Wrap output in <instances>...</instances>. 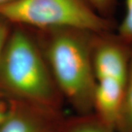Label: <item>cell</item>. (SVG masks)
Instances as JSON below:
<instances>
[{"label":"cell","instance_id":"1","mask_svg":"<svg viewBox=\"0 0 132 132\" xmlns=\"http://www.w3.org/2000/svg\"><path fill=\"white\" fill-rule=\"evenodd\" d=\"M32 29L65 103L75 114L93 112V49L98 33L72 27Z\"/></svg>","mask_w":132,"mask_h":132},{"label":"cell","instance_id":"2","mask_svg":"<svg viewBox=\"0 0 132 132\" xmlns=\"http://www.w3.org/2000/svg\"><path fill=\"white\" fill-rule=\"evenodd\" d=\"M0 91L10 98L62 109L64 99L32 29L13 24L0 57Z\"/></svg>","mask_w":132,"mask_h":132},{"label":"cell","instance_id":"3","mask_svg":"<svg viewBox=\"0 0 132 132\" xmlns=\"http://www.w3.org/2000/svg\"><path fill=\"white\" fill-rule=\"evenodd\" d=\"M0 15L11 24L35 29L72 27L102 33L117 27L87 0H15L0 7Z\"/></svg>","mask_w":132,"mask_h":132},{"label":"cell","instance_id":"4","mask_svg":"<svg viewBox=\"0 0 132 132\" xmlns=\"http://www.w3.org/2000/svg\"><path fill=\"white\" fill-rule=\"evenodd\" d=\"M132 48L114 31L98 33L93 49V66L96 81L127 82Z\"/></svg>","mask_w":132,"mask_h":132},{"label":"cell","instance_id":"5","mask_svg":"<svg viewBox=\"0 0 132 132\" xmlns=\"http://www.w3.org/2000/svg\"><path fill=\"white\" fill-rule=\"evenodd\" d=\"M66 116L63 109L10 98L0 132H62Z\"/></svg>","mask_w":132,"mask_h":132},{"label":"cell","instance_id":"6","mask_svg":"<svg viewBox=\"0 0 132 132\" xmlns=\"http://www.w3.org/2000/svg\"><path fill=\"white\" fill-rule=\"evenodd\" d=\"M62 132H118L93 112L66 116Z\"/></svg>","mask_w":132,"mask_h":132},{"label":"cell","instance_id":"7","mask_svg":"<svg viewBox=\"0 0 132 132\" xmlns=\"http://www.w3.org/2000/svg\"><path fill=\"white\" fill-rule=\"evenodd\" d=\"M115 128L118 132H132V56L123 103Z\"/></svg>","mask_w":132,"mask_h":132},{"label":"cell","instance_id":"8","mask_svg":"<svg viewBox=\"0 0 132 132\" xmlns=\"http://www.w3.org/2000/svg\"><path fill=\"white\" fill-rule=\"evenodd\" d=\"M115 32L132 48V0H125V14L120 23L117 24Z\"/></svg>","mask_w":132,"mask_h":132},{"label":"cell","instance_id":"9","mask_svg":"<svg viewBox=\"0 0 132 132\" xmlns=\"http://www.w3.org/2000/svg\"><path fill=\"white\" fill-rule=\"evenodd\" d=\"M87 2L101 15L113 19L117 0H87Z\"/></svg>","mask_w":132,"mask_h":132},{"label":"cell","instance_id":"10","mask_svg":"<svg viewBox=\"0 0 132 132\" xmlns=\"http://www.w3.org/2000/svg\"><path fill=\"white\" fill-rule=\"evenodd\" d=\"M12 28L13 24L0 15V57Z\"/></svg>","mask_w":132,"mask_h":132},{"label":"cell","instance_id":"11","mask_svg":"<svg viewBox=\"0 0 132 132\" xmlns=\"http://www.w3.org/2000/svg\"><path fill=\"white\" fill-rule=\"evenodd\" d=\"M10 104V98L0 91V124L3 121L8 112Z\"/></svg>","mask_w":132,"mask_h":132},{"label":"cell","instance_id":"12","mask_svg":"<svg viewBox=\"0 0 132 132\" xmlns=\"http://www.w3.org/2000/svg\"><path fill=\"white\" fill-rule=\"evenodd\" d=\"M15 0H0V7H2L5 5H7L10 2H13Z\"/></svg>","mask_w":132,"mask_h":132}]
</instances>
